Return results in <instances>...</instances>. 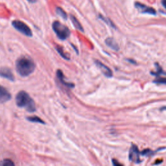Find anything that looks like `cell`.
<instances>
[{"mask_svg": "<svg viewBox=\"0 0 166 166\" xmlns=\"http://www.w3.org/2000/svg\"><path fill=\"white\" fill-rule=\"evenodd\" d=\"M36 65L34 61L29 57H22L16 62L17 73L22 77H28L34 72Z\"/></svg>", "mask_w": 166, "mask_h": 166, "instance_id": "6da1fadb", "label": "cell"}, {"mask_svg": "<svg viewBox=\"0 0 166 166\" xmlns=\"http://www.w3.org/2000/svg\"><path fill=\"white\" fill-rule=\"evenodd\" d=\"M16 103L18 107L23 108L29 112L36 111L35 102L30 95L25 91H20L16 96Z\"/></svg>", "mask_w": 166, "mask_h": 166, "instance_id": "7a4b0ae2", "label": "cell"}, {"mask_svg": "<svg viewBox=\"0 0 166 166\" xmlns=\"http://www.w3.org/2000/svg\"><path fill=\"white\" fill-rule=\"evenodd\" d=\"M52 28L57 37L62 40H66L70 35V31L68 27L59 21H55L53 23Z\"/></svg>", "mask_w": 166, "mask_h": 166, "instance_id": "3957f363", "label": "cell"}, {"mask_svg": "<svg viewBox=\"0 0 166 166\" xmlns=\"http://www.w3.org/2000/svg\"><path fill=\"white\" fill-rule=\"evenodd\" d=\"M12 25L18 31L22 33L27 37H31L32 36V32L29 27L24 22L20 20H14L12 22Z\"/></svg>", "mask_w": 166, "mask_h": 166, "instance_id": "277c9868", "label": "cell"}, {"mask_svg": "<svg viewBox=\"0 0 166 166\" xmlns=\"http://www.w3.org/2000/svg\"><path fill=\"white\" fill-rule=\"evenodd\" d=\"M140 153L139 151L138 148L135 145H132L129 150V160L136 164H139L141 162L140 158Z\"/></svg>", "mask_w": 166, "mask_h": 166, "instance_id": "5b68a950", "label": "cell"}, {"mask_svg": "<svg viewBox=\"0 0 166 166\" xmlns=\"http://www.w3.org/2000/svg\"><path fill=\"white\" fill-rule=\"evenodd\" d=\"M135 7L141 13L149 14L151 15H156V11H155V9H154L153 7H149V6L141 4V3H136Z\"/></svg>", "mask_w": 166, "mask_h": 166, "instance_id": "8992f818", "label": "cell"}, {"mask_svg": "<svg viewBox=\"0 0 166 166\" xmlns=\"http://www.w3.org/2000/svg\"><path fill=\"white\" fill-rule=\"evenodd\" d=\"M95 64L96 66H97V67L100 69L102 74H103L105 77L108 78L112 77L113 75L112 71L111 69L108 68L107 66L104 64L103 63H102L98 60H95Z\"/></svg>", "mask_w": 166, "mask_h": 166, "instance_id": "52a82bcc", "label": "cell"}, {"mask_svg": "<svg viewBox=\"0 0 166 166\" xmlns=\"http://www.w3.org/2000/svg\"><path fill=\"white\" fill-rule=\"evenodd\" d=\"M0 77L7 78L11 81H14L15 80L13 72L10 68L7 67H2L0 68Z\"/></svg>", "mask_w": 166, "mask_h": 166, "instance_id": "ba28073f", "label": "cell"}, {"mask_svg": "<svg viewBox=\"0 0 166 166\" xmlns=\"http://www.w3.org/2000/svg\"><path fill=\"white\" fill-rule=\"evenodd\" d=\"M57 77L58 78V81H59V83L62 84L63 86H65L66 88H74V84L68 83L65 81V78L64 76V74H63L62 71L60 70V69H58L57 71Z\"/></svg>", "mask_w": 166, "mask_h": 166, "instance_id": "9c48e42d", "label": "cell"}, {"mask_svg": "<svg viewBox=\"0 0 166 166\" xmlns=\"http://www.w3.org/2000/svg\"><path fill=\"white\" fill-rule=\"evenodd\" d=\"M11 99V93L5 87L0 86V104L7 102Z\"/></svg>", "mask_w": 166, "mask_h": 166, "instance_id": "30bf717a", "label": "cell"}, {"mask_svg": "<svg viewBox=\"0 0 166 166\" xmlns=\"http://www.w3.org/2000/svg\"><path fill=\"white\" fill-rule=\"evenodd\" d=\"M105 43L107 46L110 47L114 51H118L119 49V46L116 41L112 38H107L105 40Z\"/></svg>", "mask_w": 166, "mask_h": 166, "instance_id": "8fae6325", "label": "cell"}, {"mask_svg": "<svg viewBox=\"0 0 166 166\" xmlns=\"http://www.w3.org/2000/svg\"><path fill=\"white\" fill-rule=\"evenodd\" d=\"M70 18L75 28L77 30H78V31H80L81 32H84V29L82 25H81V23L78 22V20L76 18L73 16V15H70Z\"/></svg>", "mask_w": 166, "mask_h": 166, "instance_id": "7c38bea8", "label": "cell"}, {"mask_svg": "<svg viewBox=\"0 0 166 166\" xmlns=\"http://www.w3.org/2000/svg\"><path fill=\"white\" fill-rule=\"evenodd\" d=\"M27 119H28L29 121H31L32 123H41V124H45V122L42 120L40 117H39L38 116H29L27 117Z\"/></svg>", "mask_w": 166, "mask_h": 166, "instance_id": "4fadbf2b", "label": "cell"}, {"mask_svg": "<svg viewBox=\"0 0 166 166\" xmlns=\"http://www.w3.org/2000/svg\"><path fill=\"white\" fill-rule=\"evenodd\" d=\"M56 13L60 17H61L62 19L67 20V18H68L67 13H66V12L64 10H63L61 7H57L56 8Z\"/></svg>", "mask_w": 166, "mask_h": 166, "instance_id": "5bb4252c", "label": "cell"}, {"mask_svg": "<svg viewBox=\"0 0 166 166\" xmlns=\"http://www.w3.org/2000/svg\"><path fill=\"white\" fill-rule=\"evenodd\" d=\"M0 166H15V165L11 160L4 159L0 161Z\"/></svg>", "mask_w": 166, "mask_h": 166, "instance_id": "9a60e30c", "label": "cell"}, {"mask_svg": "<svg viewBox=\"0 0 166 166\" xmlns=\"http://www.w3.org/2000/svg\"><path fill=\"white\" fill-rule=\"evenodd\" d=\"M56 49H57V51H58L59 53L60 54V56L62 57V58H64V59H66L67 60H69V57L66 55V53L64 52V51H63V49L61 47H60V46H57L56 47Z\"/></svg>", "mask_w": 166, "mask_h": 166, "instance_id": "2e32d148", "label": "cell"}, {"mask_svg": "<svg viewBox=\"0 0 166 166\" xmlns=\"http://www.w3.org/2000/svg\"><path fill=\"white\" fill-rule=\"evenodd\" d=\"M141 155L143 156H151L153 154V151L152 150L149 149H145L143 150L142 152L141 153Z\"/></svg>", "mask_w": 166, "mask_h": 166, "instance_id": "e0dca14e", "label": "cell"}, {"mask_svg": "<svg viewBox=\"0 0 166 166\" xmlns=\"http://www.w3.org/2000/svg\"><path fill=\"white\" fill-rule=\"evenodd\" d=\"M154 83L157 84H166V78H159L154 81Z\"/></svg>", "mask_w": 166, "mask_h": 166, "instance_id": "ac0fdd59", "label": "cell"}, {"mask_svg": "<svg viewBox=\"0 0 166 166\" xmlns=\"http://www.w3.org/2000/svg\"><path fill=\"white\" fill-rule=\"evenodd\" d=\"M99 17H100V18H101V20L105 21V22H106L107 24H108V25H110L111 27H112V28H114V27H115V26L114 25V24H113L109 20L107 19V18H105V17H103L102 16H101V15H99Z\"/></svg>", "mask_w": 166, "mask_h": 166, "instance_id": "d6986e66", "label": "cell"}, {"mask_svg": "<svg viewBox=\"0 0 166 166\" xmlns=\"http://www.w3.org/2000/svg\"><path fill=\"white\" fill-rule=\"evenodd\" d=\"M112 162L113 166H124L122 164H121L120 162H119L116 159H112Z\"/></svg>", "mask_w": 166, "mask_h": 166, "instance_id": "ffe728a7", "label": "cell"}, {"mask_svg": "<svg viewBox=\"0 0 166 166\" xmlns=\"http://www.w3.org/2000/svg\"><path fill=\"white\" fill-rule=\"evenodd\" d=\"M162 4L166 10V0H162Z\"/></svg>", "mask_w": 166, "mask_h": 166, "instance_id": "44dd1931", "label": "cell"}, {"mask_svg": "<svg viewBox=\"0 0 166 166\" xmlns=\"http://www.w3.org/2000/svg\"><path fill=\"white\" fill-rule=\"evenodd\" d=\"M28 1L30 3H31V4H34V3H35L36 1H37V0H28Z\"/></svg>", "mask_w": 166, "mask_h": 166, "instance_id": "7402d4cb", "label": "cell"}, {"mask_svg": "<svg viewBox=\"0 0 166 166\" xmlns=\"http://www.w3.org/2000/svg\"><path fill=\"white\" fill-rule=\"evenodd\" d=\"M158 162H156L155 163V164H160V163L162 162V160H158Z\"/></svg>", "mask_w": 166, "mask_h": 166, "instance_id": "603a6c76", "label": "cell"}]
</instances>
